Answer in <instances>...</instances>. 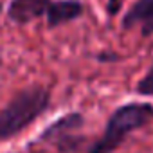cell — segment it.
<instances>
[{
    "label": "cell",
    "mask_w": 153,
    "mask_h": 153,
    "mask_svg": "<svg viewBox=\"0 0 153 153\" xmlns=\"http://www.w3.org/2000/svg\"><path fill=\"white\" fill-rule=\"evenodd\" d=\"M85 15V4L81 0H51L45 13L47 27L56 29L74 20H79Z\"/></svg>",
    "instance_id": "277c9868"
},
{
    "label": "cell",
    "mask_w": 153,
    "mask_h": 153,
    "mask_svg": "<svg viewBox=\"0 0 153 153\" xmlns=\"http://www.w3.org/2000/svg\"><path fill=\"white\" fill-rule=\"evenodd\" d=\"M94 58H96V61H99V63H115V61H121V59H123V56H119V54L114 52V51H101V52H97Z\"/></svg>",
    "instance_id": "ba28073f"
},
{
    "label": "cell",
    "mask_w": 153,
    "mask_h": 153,
    "mask_svg": "<svg viewBox=\"0 0 153 153\" xmlns=\"http://www.w3.org/2000/svg\"><path fill=\"white\" fill-rule=\"evenodd\" d=\"M0 67H2V58H0Z\"/></svg>",
    "instance_id": "30bf717a"
},
{
    "label": "cell",
    "mask_w": 153,
    "mask_h": 153,
    "mask_svg": "<svg viewBox=\"0 0 153 153\" xmlns=\"http://www.w3.org/2000/svg\"><path fill=\"white\" fill-rule=\"evenodd\" d=\"M153 123V103L130 101L117 106L106 119L105 130L99 139H96L85 153H114L126 139L137 130L146 128Z\"/></svg>",
    "instance_id": "7a4b0ae2"
},
{
    "label": "cell",
    "mask_w": 153,
    "mask_h": 153,
    "mask_svg": "<svg viewBox=\"0 0 153 153\" xmlns=\"http://www.w3.org/2000/svg\"><path fill=\"white\" fill-rule=\"evenodd\" d=\"M51 90L43 85H31L18 90L0 108V142L24 133L51 108Z\"/></svg>",
    "instance_id": "6da1fadb"
},
{
    "label": "cell",
    "mask_w": 153,
    "mask_h": 153,
    "mask_svg": "<svg viewBox=\"0 0 153 153\" xmlns=\"http://www.w3.org/2000/svg\"><path fill=\"white\" fill-rule=\"evenodd\" d=\"M123 2H124V0H108V2H106V13H108V16L119 15V11L123 7Z\"/></svg>",
    "instance_id": "9c48e42d"
},
{
    "label": "cell",
    "mask_w": 153,
    "mask_h": 153,
    "mask_svg": "<svg viewBox=\"0 0 153 153\" xmlns=\"http://www.w3.org/2000/svg\"><path fill=\"white\" fill-rule=\"evenodd\" d=\"M140 27V36L149 38L153 36V0H135L130 9L124 13L121 27L124 31Z\"/></svg>",
    "instance_id": "5b68a950"
},
{
    "label": "cell",
    "mask_w": 153,
    "mask_h": 153,
    "mask_svg": "<svg viewBox=\"0 0 153 153\" xmlns=\"http://www.w3.org/2000/svg\"><path fill=\"white\" fill-rule=\"evenodd\" d=\"M85 128V115L81 112H68L52 121L38 137V142L49 144L58 153H81L87 148V137L81 133Z\"/></svg>",
    "instance_id": "3957f363"
},
{
    "label": "cell",
    "mask_w": 153,
    "mask_h": 153,
    "mask_svg": "<svg viewBox=\"0 0 153 153\" xmlns=\"http://www.w3.org/2000/svg\"><path fill=\"white\" fill-rule=\"evenodd\" d=\"M51 0H11L7 6V18L15 24L25 25L45 16Z\"/></svg>",
    "instance_id": "8992f818"
},
{
    "label": "cell",
    "mask_w": 153,
    "mask_h": 153,
    "mask_svg": "<svg viewBox=\"0 0 153 153\" xmlns=\"http://www.w3.org/2000/svg\"><path fill=\"white\" fill-rule=\"evenodd\" d=\"M135 92L139 96H144V97H153V61H151L148 72L139 79V83L135 87Z\"/></svg>",
    "instance_id": "52a82bcc"
}]
</instances>
